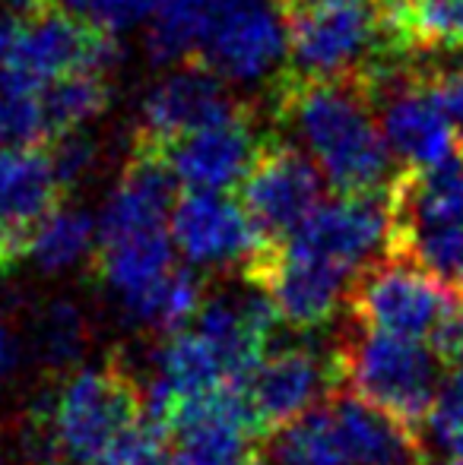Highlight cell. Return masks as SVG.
Segmentation results:
<instances>
[{"label":"cell","mask_w":463,"mask_h":465,"mask_svg":"<svg viewBox=\"0 0 463 465\" xmlns=\"http://www.w3.org/2000/svg\"><path fill=\"white\" fill-rule=\"evenodd\" d=\"M143 418V383L112 358L70 371L38 421L64 465H115Z\"/></svg>","instance_id":"obj_2"},{"label":"cell","mask_w":463,"mask_h":465,"mask_svg":"<svg viewBox=\"0 0 463 465\" xmlns=\"http://www.w3.org/2000/svg\"><path fill=\"white\" fill-rule=\"evenodd\" d=\"M175 251L194 270L245 272L254 253L264 247L241 200L216 190H187L175 200L168 219Z\"/></svg>","instance_id":"obj_13"},{"label":"cell","mask_w":463,"mask_h":465,"mask_svg":"<svg viewBox=\"0 0 463 465\" xmlns=\"http://www.w3.org/2000/svg\"><path fill=\"white\" fill-rule=\"evenodd\" d=\"M6 4H10L16 13H23V16H35V13H42L45 6H51V0H6Z\"/></svg>","instance_id":"obj_29"},{"label":"cell","mask_w":463,"mask_h":465,"mask_svg":"<svg viewBox=\"0 0 463 465\" xmlns=\"http://www.w3.org/2000/svg\"><path fill=\"white\" fill-rule=\"evenodd\" d=\"M0 465H6V453H4V443H0Z\"/></svg>","instance_id":"obj_32"},{"label":"cell","mask_w":463,"mask_h":465,"mask_svg":"<svg viewBox=\"0 0 463 465\" xmlns=\"http://www.w3.org/2000/svg\"><path fill=\"white\" fill-rule=\"evenodd\" d=\"M270 114L277 134L308 153L337 193H381L403 172L358 76L283 70L270 86Z\"/></svg>","instance_id":"obj_1"},{"label":"cell","mask_w":463,"mask_h":465,"mask_svg":"<svg viewBox=\"0 0 463 465\" xmlns=\"http://www.w3.org/2000/svg\"><path fill=\"white\" fill-rule=\"evenodd\" d=\"M270 437L273 465H343L330 402L317 405L315 411L296 418Z\"/></svg>","instance_id":"obj_22"},{"label":"cell","mask_w":463,"mask_h":465,"mask_svg":"<svg viewBox=\"0 0 463 465\" xmlns=\"http://www.w3.org/2000/svg\"><path fill=\"white\" fill-rule=\"evenodd\" d=\"M463 307V294L451 282L432 276L403 257L381 253L371 260L349 285L347 313L365 330L400 339H435L454 311Z\"/></svg>","instance_id":"obj_5"},{"label":"cell","mask_w":463,"mask_h":465,"mask_svg":"<svg viewBox=\"0 0 463 465\" xmlns=\"http://www.w3.org/2000/svg\"><path fill=\"white\" fill-rule=\"evenodd\" d=\"M48 143L51 130L38 93L0 86V146L42 149Z\"/></svg>","instance_id":"obj_24"},{"label":"cell","mask_w":463,"mask_h":465,"mask_svg":"<svg viewBox=\"0 0 463 465\" xmlns=\"http://www.w3.org/2000/svg\"><path fill=\"white\" fill-rule=\"evenodd\" d=\"M388 190L337 193V200H324L279 247L302 257L327 260L358 276L371 260L388 251L390 225H394Z\"/></svg>","instance_id":"obj_9"},{"label":"cell","mask_w":463,"mask_h":465,"mask_svg":"<svg viewBox=\"0 0 463 465\" xmlns=\"http://www.w3.org/2000/svg\"><path fill=\"white\" fill-rule=\"evenodd\" d=\"M289 54L286 19L273 0H245L219 16L197 61L213 67L226 83H260L283 74Z\"/></svg>","instance_id":"obj_14"},{"label":"cell","mask_w":463,"mask_h":465,"mask_svg":"<svg viewBox=\"0 0 463 465\" xmlns=\"http://www.w3.org/2000/svg\"><path fill=\"white\" fill-rule=\"evenodd\" d=\"M334 364L343 392L365 399L419 434L448 368L435 345L365 330L352 320L334 342Z\"/></svg>","instance_id":"obj_3"},{"label":"cell","mask_w":463,"mask_h":465,"mask_svg":"<svg viewBox=\"0 0 463 465\" xmlns=\"http://www.w3.org/2000/svg\"><path fill=\"white\" fill-rule=\"evenodd\" d=\"M16 29H19V25L13 23V16H6V13H0V61H4L6 51H10L13 38H16Z\"/></svg>","instance_id":"obj_28"},{"label":"cell","mask_w":463,"mask_h":465,"mask_svg":"<svg viewBox=\"0 0 463 465\" xmlns=\"http://www.w3.org/2000/svg\"><path fill=\"white\" fill-rule=\"evenodd\" d=\"M340 437L343 465H422L426 447L422 434L394 415L375 409L352 392L337 390L330 399Z\"/></svg>","instance_id":"obj_17"},{"label":"cell","mask_w":463,"mask_h":465,"mask_svg":"<svg viewBox=\"0 0 463 465\" xmlns=\"http://www.w3.org/2000/svg\"><path fill=\"white\" fill-rule=\"evenodd\" d=\"M0 266H4V260H0Z\"/></svg>","instance_id":"obj_34"},{"label":"cell","mask_w":463,"mask_h":465,"mask_svg":"<svg viewBox=\"0 0 463 465\" xmlns=\"http://www.w3.org/2000/svg\"><path fill=\"white\" fill-rule=\"evenodd\" d=\"M166 434L178 465H257L264 460L267 434L241 383L181 402L168 415Z\"/></svg>","instance_id":"obj_8"},{"label":"cell","mask_w":463,"mask_h":465,"mask_svg":"<svg viewBox=\"0 0 463 465\" xmlns=\"http://www.w3.org/2000/svg\"><path fill=\"white\" fill-rule=\"evenodd\" d=\"M67 190L48 149L0 146V260L23 257L25 238L64 203Z\"/></svg>","instance_id":"obj_16"},{"label":"cell","mask_w":463,"mask_h":465,"mask_svg":"<svg viewBox=\"0 0 463 465\" xmlns=\"http://www.w3.org/2000/svg\"><path fill=\"white\" fill-rule=\"evenodd\" d=\"M89 349L86 313L70 301H55L42 311L35 323V351L48 371L70 373L83 364Z\"/></svg>","instance_id":"obj_23"},{"label":"cell","mask_w":463,"mask_h":465,"mask_svg":"<svg viewBox=\"0 0 463 465\" xmlns=\"http://www.w3.org/2000/svg\"><path fill=\"white\" fill-rule=\"evenodd\" d=\"M57 10L106 32H121L153 16L159 0H51Z\"/></svg>","instance_id":"obj_26"},{"label":"cell","mask_w":463,"mask_h":465,"mask_svg":"<svg viewBox=\"0 0 463 465\" xmlns=\"http://www.w3.org/2000/svg\"><path fill=\"white\" fill-rule=\"evenodd\" d=\"M245 282L264 288L279 313V323L296 332L327 326L340 307H347L352 272L327 260L302 257L286 247H260L241 272Z\"/></svg>","instance_id":"obj_10"},{"label":"cell","mask_w":463,"mask_h":465,"mask_svg":"<svg viewBox=\"0 0 463 465\" xmlns=\"http://www.w3.org/2000/svg\"><path fill=\"white\" fill-rule=\"evenodd\" d=\"M422 465H463V453L441 456V460H432V456H426V462H422Z\"/></svg>","instance_id":"obj_31"},{"label":"cell","mask_w":463,"mask_h":465,"mask_svg":"<svg viewBox=\"0 0 463 465\" xmlns=\"http://www.w3.org/2000/svg\"><path fill=\"white\" fill-rule=\"evenodd\" d=\"M140 465H178V460L172 456V447H162V450H156L153 456H146Z\"/></svg>","instance_id":"obj_30"},{"label":"cell","mask_w":463,"mask_h":465,"mask_svg":"<svg viewBox=\"0 0 463 465\" xmlns=\"http://www.w3.org/2000/svg\"><path fill=\"white\" fill-rule=\"evenodd\" d=\"M247 111L251 108L229 93V86L216 70L191 57V61L175 64L146 93L140 104V127H136L134 140L162 149L178 136L232 121Z\"/></svg>","instance_id":"obj_12"},{"label":"cell","mask_w":463,"mask_h":465,"mask_svg":"<svg viewBox=\"0 0 463 465\" xmlns=\"http://www.w3.org/2000/svg\"><path fill=\"white\" fill-rule=\"evenodd\" d=\"M226 4H229V6H238V4H245V0H226Z\"/></svg>","instance_id":"obj_33"},{"label":"cell","mask_w":463,"mask_h":465,"mask_svg":"<svg viewBox=\"0 0 463 465\" xmlns=\"http://www.w3.org/2000/svg\"><path fill=\"white\" fill-rule=\"evenodd\" d=\"M117 64L121 45L115 32L96 29L51 4L35 16H25L16 29L10 51L0 61V86L38 93L48 83L83 70L108 76Z\"/></svg>","instance_id":"obj_6"},{"label":"cell","mask_w":463,"mask_h":465,"mask_svg":"<svg viewBox=\"0 0 463 465\" xmlns=\"http://www.w3.org/2000/svg\"><path fill=\"white\" fill-rule=\"evenodd\" d=\"M206 298V282L194 266H175L159 282L143 288L140 294L121 301L117 311L136 330L156 332V336H168L185 326L194 323L200 304Z\"/></svg>","instance_id":"obj_19"},{"label":"cell","mask_w":463,"mask_h":465,"mask_svg":"<svg viewBox=\"0 0 463 465\" xmlns=\"http://www.w3.org/2000/svg\"><path fill=\"white\" fill-rule=\"evenodd\" d=\"M175 241L168 228L159 232L124 234L96 244L93 270L99 285L115 298V304L140 294L166 272L175 270Z\"/></svg>","instance_id":"obj_18"},{"label":"cell","mask_w":463,"mask_h":465,"mask_svg":"<svg viewBox=\"0 0 463 465\" xmlns=\"http://www.w3.org/2000/svg\"><path fill=\"white\" fill-rule=\"evenodd\" d=\"M42 98L45 117H48L51 140L70 134V130H83L86 124H93L96 117H102L112 102V83L106 74H70L61 80L48 83L45 89H38Z\"/></svg>","instance_id":"obj_21"},{"label":"cell","mask_w":463,"mask_h":465,"mask_svg":"<svg viewBox=\"0 0 463 465\" xmlns=\"http://www.w3.org/2000/svg\"><path fill=\"white\" fill-rule=\"evenodd\" d=\"M324 203V174L308 153L286 136H264L241 181V206L264 247H279Z\"/></svg>","instance_id":"obj_7"},{"label":"cell","mask_w":463,"mask_h":465,"mask_svg":"<svg viewBox=\"0 0 463 465\" xmlns=\"http://www.w3.org/2000/svg\"><path fill=\"white\" fill-rule=\"evenodd\" d=\"M289 32L298 76H358L390 48L375 0H273Z\"/></svg>","instance_id":"obj_4"},{"label":"cell","mask_w":463,"mask_h":465,"mask_svg":"<svg viewBox=\"0 0 463 465\" xmlns=\"http://www.w3.org/2000/svg\"><path fill=\"white\" fill-rule=\"evenodd\" d=\"M260 146H264V136L254 127V111H247L232 121L178 136L166 143L159 153L181 187L226 193L245 181Z\"/></svg>","instance_id":"obj_15"},{"label":"cell","mask_w":463,"mask_h":465,"mask_svg":"<svg viewBox=\"0 0 463 465\" xmlns=\"http://www.w3.org/2000/svg\"><path fill=\"white\" fill-rule=\"evenodd\" d=\"M48 155L64 190L70 193V190L80 187L96 172V165H99V143L86 130H70V134L48 143Z\"/></svg>","instance_id":"obj_27"},{"label":"cell","mask_w":463,"mask_h":465,"mask_svg":"<svg viewBox=\"0 0 463 465\" xmlns=\"http://www.w3.org/2000/svg\"><path fill=\"white\" fill-rule=\"evenodd\" d=\"M241 386L251 399L260 428L270 437L334 399V392L340 390L334 349L324 351L308 342H289L279 349L270 345Z\"/></svg>","instance_id":"obj_11"},{"label":"cell","mask_w":463,"mask_h":465,"mask_svg":"<svg viewBox=\"0 0 463 465\" xmlns=\"http://www.w3.org/2000/svg\"><path fill=\"white\" fill-rule=\"evenodd\" d=\"M96 244H99V222L86 213L83 206H57L35 232L25 238L23 257L29 260L35 270L61 276L83 263V260L96 257Z\"/></svg>","instance_id":"obj_20"},{"label":"cell","mask_w":463,"mask_h":465,"mask_svg":"<svg viewBox=\"0 0 463 465\" xmlns=\"http://www.w3.org/2000/svg\"><path fill=\"white\" fill-rule=\"evenodd\" d=\"M426 430L432 434L435 450L445 456L463 453V368H451L445 377L426 418Z\"/></svg>","instance_id":"obj_25"}]
</instances>
